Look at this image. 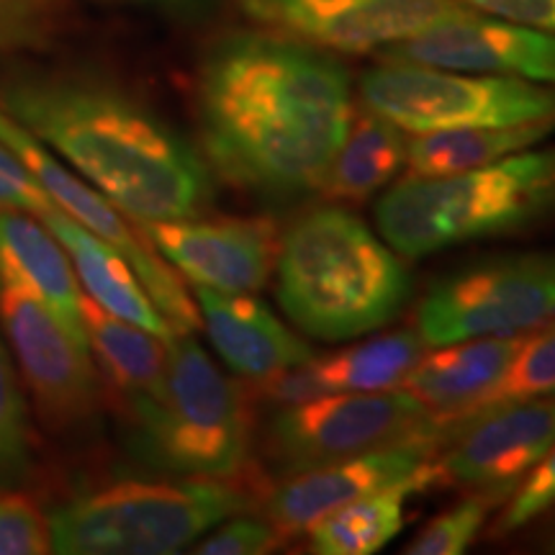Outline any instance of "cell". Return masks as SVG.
<instances>
[{
	"label": "cell",
	"instance_id": "d6a6232c",
	"mask_svg": "<svg viewBox=\"0 0 555 555\" xmlns=\"http://www.w3.org/2000/svg\"><path fill=\"white\" fill-rule=\"evenodd\" d=\"M52 206V198L41 189L39 180L31 176L24 159L9 144L0 142V208L26 211L41 219Z\"/></svg>",
	"mask_w": 555,
	"mask_h": 555
},
{
	"label": "cell",
	"instance_id": "603a6c76",
	"mask_svg": "<svg viewBox=\"0 0 555 555\" xmlns=\"http://www.w3.org/2000/svg\"><path fill=\"white\" fill-rule=\"evenodd\" d=\"M80 309L88 350L111 388L119 391L124 399L152 391L163 378L170 339L114 317L86 294H82Z\"/></svg>",
	"mask_w": 555,
	"mask_h": 555
},
{
	"label": "cell",
	"instance_id": "5b68a950",
	"mask_svg": "<svg viewBox=\"0 0 555 555\" xmlns=\"http://www.w3.org/2000/svg\"><path fill=\"white\" fill-rule=\"evenodd\" d=\"M127 448L155 474L232 478L249 457V406L193 335L168 343L159 384L124 399Z\"/></svg>",
	"mask_w": 555,
	"mask_h": 555
},
{
	"label": "cell",
	"instance_id": "ac0fdd59",
	"mask_svg": "<svg viewBox=\"0 0 555 555\" xmlns=\"http://www.w3.org/2000/svg\"><path fill=\"white\" fill-rule=\"evenodd\" d=\"M193 291L214 350L240 378L262 384L314 358V350L258 298L204 286Z\"/></svg>",
	"mask_w": 555,
	"mask_h": 555
},
{
	"label": "cell",
	"instance_id": "d590c367",
	"mask_svg": "<svg viewBox=\"0 0 555 555\" xmlns=\"http://www.w3.org/2000/svg\"><path fill=\"white\" fill-rule=\"evenodd\" d=\"M547 327H555V319H553V322H551V324H547Z\"/></svg>",
	"mask_w": 555,
	"mask_h": 555
},
{
	"label": "cell",
	"instance_id": "ffe728a7",
	"mask_svg": "<svg viewBox=\"0 0 555 555\" xmlns=\"http://www.w3.org/2000/svg\"><path fill=\"white\" fill-rule=\"evenodd\" d=\"M522 345L525 335L440 345L429 356H422L401 386L427 406L429 420H446L483 397L502 378Z\"/></svg>",
	"mask_w": 555,
	"mask_h": 555
},
{
	"label": "cell",
	"instance_id": "7402d4cb",
	"mask_svg": "<svg viewBox=\"0 0 555 555\" xmlns=\"http://www.w3.org/2000/svg\"><path fill=\"white\" fill-rule=\"evenodd\" d=\"M442 483L437 463L429 457L404 481L386 486L330 512L311 527V553L317 555H373L404 530L406 499Z\"/></svg>",
	"mask_w": 555,
	"mask_h": 555
},
{
	"label": "cell",
	"instance_id": "4fadbf2b",
	"mask_svg": "<svg viewBox=\"0 0 555 555\" xmlns=\"http://www.w3.org/2000/svg\"><path fill=\"white\" fill-rule=\"evenodd\" d=\"M388 62L555 86V34L468 11L386 47Z\"/></svg>",
	"mask_w": 555,
	"mask_h": 555
},
{
	"label": "cell",
	"instance_id": "6da1fadb",
	"mask_svg": "<svg viewBox=\"0 0 555 555\" xmlns=\"http://www.w3.org/2000/svg\"><path fill=\"white\" fill-rule=\"evenodd\" d=\"M196 116L208 168L268 201L317 191L352 121L350 75L283 34L214 41L198 67Z\"/></svg>",
	"mask_w": 555,
	"mask_h": 555
},
{
	"label": "cell",
	"instance_id": "4316f807",
	"mask_svg": "<svg viewBox=\"0 0 555 555\" xmlns=\"http://www.w3.org/2000/svg\"><path fill=\"white\" fill-rule=\"evenodd\" d=\"M34 474V429L5 339H0V491L21 489Z\"/></svg>",
	"mask_w": 555,
	"mask_h": 555
},
{
	"label": "cell",
	"instance_id": "52a82bcc",
	"mask_svg": "<svg viewBox=\"0 0 555 555\" xmlns=\"http://www.w3.org/2000/svg\"><path fill=\"white\" fill-rule=\"evenodd\" d=\"M360 99L367 111L414 134L555 119V86L547 82L406 62L367 69L360 78Z\"/></svg>",
	"mask_w": 555,
	"mask_h": 555
},
{
	"label": "cell",
	"instance_id": "cb8c5ba5",
	"mask_svg": "<svg viewBox=\"0 0 555 555\" xmlns=\"http://www.w3.org/2000/svg\"><path fill=\"white\" fill-rule=\"evenodd\" d=\"M551 134H555V119L515 124V127L422 131L406 144L409 176L440 178L483 168L502 157L535 147Z\"/></svg>",
	"mask_w": 555,
	"mask_h": 555
},
{
	"label": "cell",
	"instance_id": "e575fe53",
	"mask_svg": "<svg viewBox=\"0 0 555 555\" xmlns=\"http://www.w3.org/2000/svg\"><path fill=\"white\" fill-rule=\"evenodd\" d=\"M108 3H129L142 5V9H155L168 13L172 18L198 21L211 16L219 0H108Z\"/></svg>",
	"mask_w": 555,
	"mask_h": 555
},
{
	"label": "cell",
	"instance_id": "f35d334b",
	"mask_svg": "<svg viewBox=\"0 0 555 555\" xmlns=\"http://www.w3.org/2000/svg\"><path fill=\"white\" fill-rule=\"evenodd\" d=\"M0 283H3V281H0Z\"/></svg>",
	"mask_w": 555,
	"mask_h": 555
},
{
	"label": "cell",
	"instance_id": "f1b7e54d",
	"mask_svg": "<svg viewBox=\"0 0 555 555\" xmlns=\"http://www.w3.org/2000/svg\"><path fill=\"white\" fill-rule=\"evenodd\" d=\"M67 0H0V52L41 50L65 29Z\"/></svg>",
	"mask_w": 555,
	"mask_h": 555
},
{
	"label": "cell",
	"instance_id": "44dd1931",
	"mask_svg": "<svg viewBox=\"0 0 555 555\" xmlns=\"http://www.w3.org/2000/svg\"><path fill=\"white\" fill-rule=\"evenodd\" d=\"M41 221L65 245L69 260H73L75 275L86 288L88 298H93L99 307L111 311L114 317L127 319V322L152 332V335L163 339L178 337L168 319L163 317V311L155 307V301L139 283L129 262L108 242L95 237L93 232H88L78 221L69 219L57 206H52Z\"/></svg>",
	"mask_w": 555,
	"mask_h": 555
},
{
	"label": "cell",
	"instance_id": "7a4b0ae2",
	"mask_svg": "<svg viewBox=\"0 0 555 555\" xmlns=\"http://www.w3.org/2000/svg\"><path fill=\"white\" fill-rule=\"evenodd\" d=\"M0 108L129 219L204 217L211 168L137 95L101 75L29 69L0 82Z\"/></svg>",
	"mask_w": 555,
	"mask_h": 555
},
{
	"label": "cell",
	"instance_id": "d4e9b609",
	"mask_svg": "<svg viewBox=\"0 0 555 555\" xmlns=\"http://www.w3.org/2000/svg\"><path fill=\"white\" fill-rule=\"evenodd\" d=\"M401 131L404 129L373 111L358 116L347 127L343 144L317 191L327 198L363 201L384 189L406 165L409 139Z\"/></svg>",
	"mask_w": 555,
	"mask_h": 555
},
{
	"label": "cell",
	"instance_id": "4dcf8cb0",
	"mask_svg": "<svg viewBox=\"0 0 555 555\" xmlns=\"http://www.w3.org/2000/svg\"><path fill=\"white\" fill-rule=\"evenodd\" d=\"M555 504V442L547 455L527 474L522 486H517L515 496L506 499L504 515L491 527V538H506L522 530L532 519L543 515Z\"/></svg>",
	"mask_w": 555,
	"mask_h": 555
},
{
	"label": "cell",
	"instance_id": "9c48e42d",
	"mask_svg": "<svg viewBox=\"0 0 555 555\" xmlns=\"http://www.w3.org/2000/svg\"><path fill=\"white\" fill-rule=\"evenodd\" d=\"M427 406L412 393H324L288 404L270 416L268 455L286 476L330 466L412 437L429 435Z\"/></svg>",
	"mask_w": 555,
	"mask_h": 555
},
{
	"label": "cell",
	"instance_id": "d6986e66",
	"mask_svg": "<svg viewBox=\"0 0 555 555\" xmlns=\"http://www.w3.org/2000/svg\"><path fill=\"white\" fill-rule=\"evenodd\" d=\"M0 281L26 288L86 345L82 291L67 249L39 217L0 208Z\"/></svg>",
	"mask_w": 555,
	"mask_h": 555
},
{
	"label": "cell",
	"instance_id": "9a60e30c",
	"mask_svg": "<svg viewBox=\"0 0 555 555\" xmlns=\"http://www.w3.org/2000/svg\"><path fill=\"white\" fill-rule=\"evenodd\" d=\"M555 442V397L496 409L448 440L437 463L442 483L517 489Z\"/></svg>",
	"mask_w": 555,
	"mask_h": 555
},
{
	"label": "cell",
	"instance_id": "8d00e7d4",
	"mask_svg": "<svg viewBox=\"0 0 555 555\" xmlns=\"http://www.w3.org/2000/svg\"><path fill=\"white\" fill-rule=\"evenodd\" d=\"M551 551H553V553H555V540H553V545H551Z\"/></svg>",
	"mask_w": 555,
	"mask_h": 555
},
{
	"label": "cell",
	"instance_id": "2e32d148",
	"mask_svg": "<svg viewBox=\"0 0 555 555\" xmlns=\"http://www.w3.org/2000/svg\"><path fill=\"white\" fill-rule=\"evenodd\" d=\"M440 448L433 435H420L367 453L345 457L291 476L270 496L268 517L283 540L309 532L319 519L339 506L404 481Z\"/></svg>",
	"mask_w": 555,
	"mask_h": 555
},
{
	"label": "cell",
	"instance_id": "3957f363",
	"mask_svg": "<svg viewBox=\"0 0 555 555\" xmlns=\"http://www.w3.org/2000/svg\"><path fill=\"white\" fill-rule=\"evenodd\" d=\"M275 262L283 311L324 343L386 327L412 294L404 262L347 208L322 206L296 219Z\"/></svg>",
	"mask_w": 555,
	"mask_h": 555
},
{
	"label": "cell",
	"instance_id": "7c38bea8",
	"mask_svg": "<svg viewBox=\"0 0 555 555\" xmlns=\"http://www.w3.org/2000/svg\"><path fill=\"white\" fill-rule=\"evenodd\" d=\"M258 24L283 37L339 52L388 47L453 16L461 0H237Z\"/></svg>",
	"mask_w": 555,
	"mask_h": 555
},
{
	"label": "cell",
	"instance_id": "ba28073f",
	"mask_svg": "<svg viewBox=\"0 0 555 555\" xmlns=\"http://www.w3.org/2000/svg\"><path fill=\"white\" fill-rule=\"evenodd\" d=\"M555 319V249L491 258L433 283L416 311L427 347L519 337Z\"/></svg>",
	"mask_w": 555,
	"mask_h": 555
},
{
	"label": "cell",
	"instance_id": "f546056e",
	"mask_svg": "<svg viewBox=\"0 0 555 555\" xmlns=\"http://www.w3.org/2000/svg\"><path fill=\"white\" fill-rule=\"evenodd\" d=\"M52 553L50 515L18 489L0 491V555Z\"/></svg>",
	"mask_w": 555,
	"mask_h": 555
},
{
	"label": "cell",
	"instance_id": "1f68e13d",
	"mask_svg": "<svg viewBox=\"0 0 555 555\" xmlns=\"http://www.w3.org/2000/svg\"><path fill=\"white\" fill-rule=\"evenodd\" d=\"M193 553L198 555H262L273 553L283 538L270 522L232 515L217 525L211 535L198 538Z\"/></svg>",
	"mask_w": 555,
	"mask_h": 555
},
{
	"label": "cell",
	"instance_id": "836d02e7",
	"mask_svg": "<svg viewBox=\"0 0 555 555\" xmlns=\"http://www.w3.org/2000/svg\"><path fill=\"white\" fill-rule=\"evenodd\" d=\"M468 9L555 34V0H461Z\"/></svg>",
	"mask_w": 555,
	"mask_h": 555
},
{
	"label": "cell",
	"instance_id": "484cf974",
	"mask_svg": "<svg viewBox=\"0 0 555 555\" xmlns=\"http://www.w3.org/2000/svg\"><path fill=\"white\" fill-rule=\"evenodd\" d=\"M555 391V327H547L540 337L525 339L519 352L512 360L509 367L502 373L483 397H478L474 404L463 412L450 414L446 420H429L427 429L435 437L437 446H446L450 437H455L461 429L481 420V416L496 412V409L519 404L540 397H551Z\"/></svg>",
	"mask_w": 555,
	"mask_h": 555
},
{
	"label": "cell",
	"instance_id": "5bb4252c",
	"mask_svg": "<svg viewBox=\"0 0 555 555\" xmlns=\"http://www.w3.org/2000/svg\"><path fill=\"white\" fill-rule=\"evenodd\" d=\"M155 249L193 286L224 294H258L278 258L270 219L139 221Z\"/></svg>",
	"mask_w": 555,
	"mask_h": 555
},
{
	"label": "cell",
	"instance_id": "8fae6325",
	"mask_svg": "<svg viewBox=\"0 0 555 555\" xmlns=\"http://www.w3.org/2000/svg\"><path fill=\"white\" fill-rule=\"evenodd\" d=\"M0 324L26 388L47 427L73 433L99 412L101 378L90 350L80 345L41 298L0 283Z\"/></svg>",
	"mask_w": 555,
	"mask_h": 555
},
{
	"label": "cell",
	"instance_id": "e0dca14e",
	"mask_svg": "<svg viewBox=\"0 0 555 555\" xmlns=\"http://www.w3.org/2000/svg\"><path fill=\"white\" fill-rule=\"evenodd\" d=\"M425 352L427 343L420 337V332H391V335L365 339L332 356H314L307 363L262 380V399H268L270 404L275 401V404L288 406L324 397V393L391 391L404 384Z\"/></svg>",
	"mask_w": 555,
	"mask_h": 555
},
{
	"label": "cell",
	"instance_id": "277c9868",
	"mask_svg": "<svg viewBox=\"0 0 555 555\" xmlns=\"http://www.w3.org/2000/svg\"><path fill=\"white\" fill-rule=\"evenodd\" d=\"M551 219L555 147H530L453 176H409L376 204L380 237L404 258L527 232Z\"/></svg>",
	"mask_w": 555,
	"mask_h": 555
},
{
	"label": "cell",
	"instance_id": "74e56055",
	"mask_svg": "<svg viewBox=\"0 0 555 555\" xmlns=\"http://www.w3.org/2000/svg\"><path fill=\"white\" fill-rule=\"evenodd\" d=\"M551 397H555V391H553V393H551Z\"/></svg>",
	"mask_w": 555,
	"mask_h": 555
},
{
	"label": "cell",
	"instance_id": "30bf717a",
	"mask_svg": "<svg viewBox=\"0 0 555 555\" xmlns=\"http://www.w3.org/2000/svg\"><path fill=\"white\" fill-rule=\"evenodd\" d=\"M0 142L9 144L24 159L26 168L39 180L41 189L47 191V196L60 211H65L69 219L78 221L95 237L108 242L129 262L139 283L168 319L176 335H196L201 327L196 298H191L183 281L178 278V270L170 268L168 260L157 253L142 227L131 224L119 206L111 204L78 172L65 168L47 144H41L31 131L13 121L3 108H0Z\"/></svg>",
	"mask_w": 555,
	"mask_h": 555
},
{
	"label": "cell",
	"instance_id": "8992f818",
	"mask_svg": "<svg viewBox=\"0 0 555 555\" xmlns=\"http://www.w3.org/2000/svg\"><path fill=\"white\" fill-rule=\"evenodd\" d=\"M245 509H249V496L221 478H127L86 491L50 512L52 553H178Z\"/></svg>",
	"mask_w": 555,
	"mask_h": 555
},
{
	"label": "cell",
	"instance_id": "83f0119b",
	"mask_svg": "<svg viewBox=\"0 0 555 555\" xmlns=\"http://www.w3.org/2000/svg\"><path fill=\"white\" fill-rule=\"evenodd\" d=\"M515 489H476L474 494L455 504L453 509L435 517L425 530L404 547L406 555H457L466 553L489 522L491 512L502 506Z\"/></svg>",
	"mask_w": 555,
	"mask_h": 555
}]
</instances>
